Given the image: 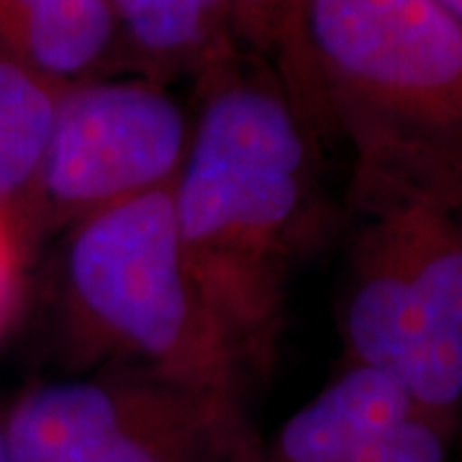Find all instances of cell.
Returning <instances> with one entry per match:
<instances>
[{
  "label": "cell",
  "mask_w": 462,
  "mask_h": 462,
  "mask_svg": "<svg viewBox=\"0 0 462 462\" xmlns=\"http://www.w3.org/2000/svg\"><path fill=\"white\" fill-rule=\"evenodd\" d=\"M314 136L264 60L199 83L172 203L190 270L247 365L270 357L291 264L319 229Z\"/></svg>",
  "instance_id": "1"
},
{
  "label": "cell",
  "mask_w": 462,
  "mask_h": 462,
  "mask_svg": "<svg viewBox=\"0 0 462 462\" xmlns=\"http://www.w3.org/2000/svg\"><path fill=\"white\" fill-rule=\"evenodd\" d=\"M264 62L349 180L462 152V21L439 0H303Z\"/></svg>",
  "instance_id": "2"
},
{
  "label": "cell",
  "mask_w": 462,
  "mask_h": 462,
  "mask_svg": "<svg viewBox=\"0 0 462 462\" xmlns=\"http://www.w3.org/2000/svg\"><path fill=\"white\" fill-rule=\"evenodd\" d=\"M360 216L342 337L452 427L462 409V160L349 185Z\"/></svg>",
  "instance_id": "3"
},
{
  "label": "cell",
  "mask_w": 462,
  "mask_h": 462,
  "mask_svg": "<svg viewBox=\"0 0 462 462\" xmlns=\"http://www.w3.org/2000/svg\"><path fill=\"white\" fill-rule=\"evenodd\" d=\"M62 311L72 345L93 360L239 398L247 360L190 270L170 188L69 226Z\"/></svg>",
  "instance_id": "4"
},
{
  "label": "cell",
  "mask_w": 462,
  "mask_h": 462,
  "mask_svg": "<svg viewBox=\"0 0 462 462\" xmlns=\"http://www.w3.org/2000/svg\"><path fill=\"white\" fill-rule=\"evenodd\" d=\"M5 462H249L239 398L152 378H67L3 413Z\"/></svg>",
  "instance_id": "5"
},
{
  "label": "cell",
  "mask_w": 462,
  "mask_h": 462,
  "mask_svg": "<svg viewBox=\"0 0 462 462\" xmlns=\"http://www.w3.org/2000/svg\"><path fill=\"white\" fill-rule=\"evenodd\" d=\"M188 144L190 121L165 85L139 75L69 83L32 193L14 214L18 234L69 229L172 188Z\"/></svg>",
  "instance_id": "6"
},
{
  "label": "cell",
  "mask_w": 462,
  "mask_h": 462,
  "mask_svg": "<svg viewBox=\"0 0 462 462\" xmlns=\"http://www.w3.org/2000/svg\"><path fill=\"white\" fill-rule=\"evenodd\" d=\"M419 411L406 388L373 367L349 365L281 424L252 462H349L383 431Z\"/></svg>",
  "instance_id": "7"
},
{
  "label": "cell",
  "mask_w": 462,
  "mask_h": 462,
  "mask_svg": "<svg viewBox=\"0 0 462 462\" xmlns=\"http://www.w3.org/2000/svg\"><path fill=\"white\" fill-rule=\"evenodd\" d=\"M118 60L134 75L165 85L206 80L242 54L229 0H108Z\"/></svg>",
  "instance_id": "8"
},
{
  "label": "cell",
  "mask_w": 462,
  "mask_h": 462,
  "mask_svg": "<svg viewBox=\"0 0 462 462\" xmlns=\"http://www.w3.org/2000/svg\"><path fill=\"white\" fill-rule=\"evenodd\" d=\"M0 60L54 83L100 78L118 60L108 0H0Z\"/></svg>",
  "instance_id": "9"
},
{
  "label": "cell",
  "mask_w": 462,
  "mask_h": 462,
  "mask_svg": "<svg viewBox=\"0 0 462 462\" xmlns=\"http://www.w3.org/2000/svg\"><path fill=\"white\" fill-rule=\"evenodd\" d=\"M65 88L0 60V211L11 218L42 170Z\"/></svg>",
  "instance_id": "10"
},
{
  "label": "cell",
  "mask_w": 462,
  "mask_h": 462,
  "mask_svg": "<svg viewBox=\"0 0 462 462\" xmlns=\"http://www.w3.org/2000/svg\"><path fill=\"white\" fill-rule=\"evenodd\" d=\"M447 424L419 409L349 462H447Z\"/></svg>",
  "instance_id": "11"
},
{
  "label": "cell",
  "mask_w": 462,
  "mask_h": 462,
  "mask_svg": "<svg viewBox=\"0 0 462 462\" xmlns=\"http://www.w3.org/2000/svg\"><path fill=\"white\" fill-rule=\"evenodd\" d=\"M303 0H229L234 32L242 50L270 60L296 21Z\"/></svg>",
  "instance_id": "12"
},
{
  "label": "cell",
  "mask_w": 462,
  "mask_h": 462,
  "mask_svg": "<svg viewBox=\"0 0 462 462\" xmlns=\"http://www.w3.org/2000/svg\"><path fill=\"white\" fill-rule=\"evenodd\" d=\"M21 291V234L14 218L0 211V331L8 327Z\"/></svg>",
  "instance_id": "13"
},
{
  "label": "cell",
  "mask_w": 462,
  "mask_h": 462,
  "mask_svg": "<svg viewBox=\"0 0 462 462\" xmlns=\"http://www.w3.org/2000/svg\"><path fill=\"white\" fill-rule=\"evenodd\" d=\"M439 3H445L447 8L462 21V0H439Z\"/></svg>",
  "instance_id": "14"
},
{
  "label": "cell",
  "mask_w": 462,
  "mask_h": 462,
  "mask_svg": "<svg viewBox=\"0 0 462 462\" xmlns=\"http://www.w3.org/2000/svg\"><path fill=\"white\" fill-rule=\"evenodd\" d=\"M0 462H5V439H3V413H0Z\"/></svg>",
  "instance_id": "15"
},
{
  "label": "cell",
  "mask_w": 462,
  "mask_h": 462,
  "mask_svg": "<svg viewBox=\"0 0 462 462\" xmlns=\"http://www.w3.org/2000/svg\"><path fill=\"white\" fill-rule=\"evenodd\" d=\"M254 452H257V449H254ZM252 460H254V457H252ZM252 460H249V462H252Z\"/></svg>",
  "instance_id": "16"
}]
</instances>
